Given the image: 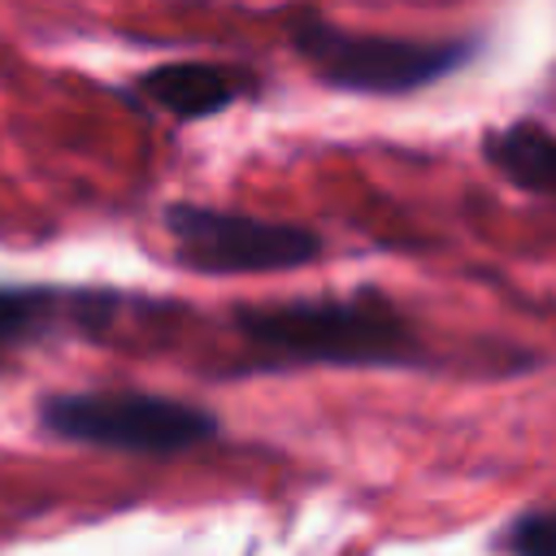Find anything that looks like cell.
Wrapping results in <instances>:
<instances>
[{
    "label": "cell",
    "instance_id": "6da1fadb",
    "mask_svg": "<svg viewBox=\"0 0 556 556\" xmlns=\"http://www.w3.org/2000/svg\"><path fill=\"white\" fill-rule=\"evenodd\" d=\"M239 339L269 369L287 365H408L417 334L408 317L374 291L252 304L235 313Z\"/></svg>",
    "mask_w": 556,
    "mask_h": 556
},
{
    "label": "cell",
    "instance_id": "7a4b0ae2",
    "mask_svg": "<svg viewBox=\"0 0 556 556\" xmlns=\"http://www.w3.org/2000/svg\"><path fill=\"white\" fill-rule=\"evenodd\" d=\"M48 434L135 456H174L217 434V417L187 400L148 391H78L52 395L39 408Z\"/></svg>",
    "mask_w": 556,
    "mask_h": 556
},
{
    "label": "cell",
    "instance_id": "3957f363",
    "mask_svg": "<svg viewBox=\"0 0 556 556\" xmlns=\"http://www.w3.org/2000/svg\"><path fill=\"white\" fill-rule=\"evenodd\" d=\"M291 39L321 83L339 91H361V96H408L469 61L465 39L361 35L326 17H300L291 26Z\"/></svg>",
    "mask_w": 556,
    "mask_h": 556
},
{
    "label": "cell",
    "instance_id": "277c9868",
    "mask_svg": "<svg viewBox=\"0 0 556 556\" xmlns=\"http://www.w3.org/2000/svg\"><path fill=\"white\" fill-rule=\"evenodd\" d=\"M165 230L187 269L217 278L300 269L321 252V239L295 222H269L208 204H169Z\"/></svg>",
    "mask_w": 556,
    "mask_h": 556
},
{
    "label": "cell",
    "instance_id": "5b68a950",
    "mask_svg": "<svg viewBox=\"0 0 556 556\" xmlns=\"http://www.w3.org/2000/svg\"><path fill=\"white\" fill-rule=\"evenodd\" d=\"M139 91L161 104L174 117H208L230 109L243 96V78L226 65H208V61H174V65H156L139 78Z\"/></svg>",
    "mask_w": 556,
    "mask_h": 556
},
{
    "label": "cell",
    "instance_id": "8992f818",
    "mask_svg": "<svg viewBox=\"0 0 556 556\" xmlns=\"http://www.w3.org/2000/svg\"><path fill=\"white\" fill-rule=\"evenodd\" d=\"M495 174H504L521 191L556 195V135L539 122H513L504 130H491L482 143Z\"/></svg>",
    "mask_w": 556,
    "mask_h": 556
},
{
    "label": "cell",
    "instance_id": "52a82bcc",
    "mask_svg": "<svg viewBox=\"0 0 556 556\" xmlns=\"http://www.w3.org/2000/svg\"><path fill=\"white\" fill-rule=\"evenodd\" d=\"M91 304H100V295H65L52 287H0V356Z\"/></svg>",
    "mask_w": 556,
    "mask_h": 556
},
{
    "label": "cell",
    "instance_id": "ba28073f",
    "mask_svg": "<svg viewBox=\"0 0 556 556\" xmlns=\"http://www.w3.org/2000/svg\"><path fill=\"white\" fill-rule=\"evenodd\" d=\"M504 547L513 556H556V508H530V513H521L508 526Z\"/></svg>",
    "mask_w": 556,
    "mask_h": 556
}]
</instances>
